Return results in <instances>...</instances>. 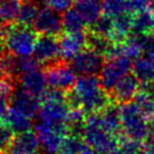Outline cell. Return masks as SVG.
<instances>
[{
	"label": "cell",
	"mask_w": 154,
	"mask_h": 154,
	"mask_svg": "<svg viewBox=\"0 0 154 154\" xmlns=\"http://www.w3.org/2000/svg\"><path fill=\"white\" fill-rule=\"evenodd\" d=\"M73 8L85 20L86 25L92 26L101 17L103 6L100 0H74Z\"/></svg>",
	"instance_id": "15"
},
{
	"label": "cell",
	"mask_w": 154,
	"mask_h": 154,
	"mask_svg": "<svg viewBox=\"0 0 154 154\" xmlns=\"http://www.w3.org/2000/svg\"><path fill=\"white\" fill-rule=\"evenodd\" d=\"M66 99L71 107H80L89 115L108 106V96L96 75H81L77 79Z\"/></svg>",
	"instance_id": "1"
},
{
	"label": "cell",
	"mask_w": 154,
	"mask_h": 154,
	"mask_svg": "<svg viewBox=\"0 0 154 154\" xmlns=\"http://www.w3.org/2000/svg\"><path fill=\"white\" fill-rule=\"evenodd\" d=\"M0 38L2 39L7 51L17 57L32 55L37 42L36 34L29 27L13 26L5 23L0 25Z\"/></svg>",
	"instance_id": "2"
},
{
	"label": "cell",
	"mask_w": 154,
	"mask_h": 154,
	"mask_svg": "<svg viewBox=\"0 0 154 154\" xmlns=\"http://www.w3.org/2000/svg\"><path fill=\"white\" fill-rule=\"evenodd\" d=\"M6 124L14 133L20 134L30 131L33 125V118L10 106L6 117Z\"/></svg>",
	"instance_id": "17"
},
{
	"label": "cell",
	"mask_w": 154,
	"mask_h": 154,
	"mask_svg": "<svg viewBox=\"0 0 154 154\" xmlns=\"http://www.w3.org/2000/svg\"><path fill=\"white\" fill-rule=\"evenodd\" d=\"M44 73L46 77L47 85L52 89L62 92H70L77 81L75 72L72 66L61 61H55L47 64Z\"/></svg>",
	"instance_id": "6"
},
{
	"label": "cell",
	"mask_w": 154,
	"mask_h": 154,
	"mask_svg": "<svg viewBox=\"0 0 154 154\" xmlns=\"http://www.w3.org/2000/svg\"><path fill=\"white\" fill-rule=\"evenodd\" d=\"M112 19H114V32L111 35V43L124 42L129 33L132 32L133 15L126 13Z\"/></svg>",
	"instance_id": "18"
},
{
	"label": "cell",
	"mask_w": 154,
	"mask_h": 154,
	"mask_svg": "<svg viewBox=\"0 0 154 154\" xmlns=\"http://www.w3.org/2000/svg\"><path fill=\"white\" fill-rule=\"evenodd\" d=\"M108 154H127V153H126V152H125V151L123 150L119 145H117L114 150L111 151L110 153H108Z\"/></svg>",
	"instance_id": "36"
},
{
	"label": "cell",
	"mask_w": 154,
	"mask_h": 154,
	"mask_svg": "<svg viewBox=\"0 0 154 154\" xmlns=\"http://www.w3.org/2000/svg\"><path fill=\"white\" fill-rule=\"evenodd\" d=\"M22 2L23 0H6L1 2L0 15H1V20L5 24H11L14 20H17Z\"/></svg>",
	"instance_id": "24"
},
{
	"label": "cell",
	"mask_w": 154,
	"mask_h": 154,
	"mask_svg": "<svg viewBox=\"0 0 154 154\" xmlns=\"http://www.w3.org/2000/svg\"><path fill=\"white\" fill-rule=\"evenodd\" d=\"M91 29H92V34L101 36L103 38L110 41L112 32H114V19L103 15V17L99 18L98 20L91 26Z\"/></svg>",
	"instance_id": "26"
},
{
	"label": "cell",
	"mask_w": 154,
	"mask_h": 154,
	"mask_svg": "<svg viewBox=\"0 0 154 154\" xmlns=\"http://www.w3.org/2000/svg\"><path fill=\"white\" fill-rule=\"evenodd\" d=\"M10 106L33 118L34 116L38 114L41 101H39V98L26 92L25 90L20 88L18 90H15L13 97L10 99Z\"/></svg>",
	"instance_id": "14"
},
{
	"label": "cell",
	"mask_w": 154,
	"mask_h": 154,
	"mask_svg": "<svg viewBox=\"0 0 154 154\" xmlns=\"http://www.w3.org/2000/svg\"><path fill=\"white\" fill-rule=\"evenodd\" d=\"M41 1L46 5V7L60 13L68 10L74 0H41Z\"/></svg>",
	"instance_id": "32"
},
{
	"label": "cell",
	"mask_w": 154,
	"mask_h": 154,
	"mask_svg": "<svg viewBox=\"0 0 154 154\" xmlns=\"http://www.w3.org/2000/svg\"><path fill=\"white\" fill-rule=\"evenodd\" d=\"M153 29V14L152 11H143L133 16L132 32L134 35H149Z\"/></svg>",
	"instance_id": "21"
},
{
	"label": "cell",
	"mask_w": 154,
	"mask_h": 154,
	"mask_svg": "<svg viewBox=\"0 0 154 154\" xmlns=\"http://www.w3.org/2000/svg\"><path fill=\"white\" fill-rule=\"evenodd\" d=\"M127 2L128 0H101L103 15L110 18H115L123 14H126Z\"/></svg>",
	"instance_id": "25"
},
{
	"label": "cell",
	"mask_w": 154,
	"mask_h": 154,
	"mask_svg": "<svg viewBox=\"0 0 154 154\" xmlns=\"http://www.w3.org/2000/svg\"><path fill=\"white\" fill-rule=\"evenodd\" d=\"M0 20H1V15H0Z\"/></svg>",
	"instance_id": "40"
},
{
	"label": "cell",
	"mask_w": 154,
	"mask_h": 154,
	"mask_svg": "<svg viewBox=\"0 0 154 154\" xmlns=\"http://www.w3.org/2000/svg\"><path fill=\"white\" fill-rule=\"evenodd\" d=\"M133 68L131 60L125 56H114L109 57L103 65L100 71V83L106 92H110L112 88L117 85L120 79L129 73Z\"/></svg>",
	"instance_id": "5"
},
{
	"label": "cell",
	"mask_w": 154,
	"mask_h": 154,
	"mask_svg": "<svg viewBox=\"0 0 154 154\" xmlns=\"http://www.w3.org/2000/svg\"><path fill=\"white\" fill-rule=\"evenodd\" d=\"M98 115L100 123L103 124V127L107 131H109L111 134L118 136L119 131L122 128V124H120L119 118V110L114 107V106H109L108 105L106 108H103L101 111H99Z\"/></svg>",
	"instance_id": "19"
},
{
	"label": "cell",
	"mask_w": 154,
	"mask_h": 154,
	"mask_svg": "<svg viewBox=\"0 0 154 154\" xmlns=\"http://www.w3.org/2000/svg\"><path fill=\"white\" fill-rule=\"evenodd\" d=\"M134 101L150 123H154V97L143 89L135 96Z\"/></svg>",
	"instance_id": "22"
},
{
	"label": "cell",
	"mask_w": 154,
	"mask_h": 154,
	"mask_svg": "<svg viewBox=\"0 0 154 154\" xmlns=\"http://www.w3.org/2000/svg\"><path fill=\"white\" fill-rule=\"evenodd\" d=\"M34 55L39 63L50 64L55 62L61 55L60 42L56 39L55 36L41 35L35 45Z\"/></svg>",
	"instance_id": "11"
},
{
	"label": "cell",
	"mask_w": 154,
	"mask_h": 154,
	"mask_svg": "<svg viewBox=\"0 0 154 154\" xmlns=\"http://www.w3.org/2000/svg\"><path fill=\"white\" fill-rule=\"evenodd\" d=\"M70 65L80 75H94L100 73L103 65V55L94 48H85L71 59Z\"/></svg>",
	"instance_id": "8"
},
{
	"label": "cell",
	"mask_w": 154,
	"mask_h": 154,
	"mask_svg": "<svg viewBox=\"0 0 154 154\" xmlns=\"http://www.w3.org/2000/svg\"><path fill=\"white\" fill-rule=\"evenodd\" d=\"M10 99L11 98L0 94V125L6 123V117L10 107Z\"/></svg>",
	"instance_id": "33"
},
{
	"label": "cell",
	"mask_w": 154,
	"mask_h": 154,
	"mask_svg": "<svg viewBox=\"0 0 154 154\" xmlns=\"http://www.w3.org/2000/svg\"><path fill=\"white\" fill-rule=\"evenodd\" d=\"M39 140L36 133L28 131L25 133L17 134V136L14 137V142L10 151L13 152H20V153L35 154L39 150Z\"/></svg>",
	"instance_id": "16"
},
{
	"label": "cell",
	"mask_w": 154,
	"mask_h": 154,
	"mask_svg": "<svg viewBox=\"0 0 154 154\" xmlns=\"http://www.w3.org/2000/svg\"><path fill=\"white\" fill-rule=\"evenodd\" d=\"M140 90V80L134 74H127L117 82L112 90L109 92V96L112 100L118 103L131 101L138 94Z\"/></svg>",
	"instance_id": "12"
},
{
	"label": "cell",
	"mask_w": 154,
	"mask_h": 154,
	"mask_svg": "<svg viewBox=\"0 0 154 154\" xmlns=\"http://www.w3.org/2000/svg\"><path fill=\"white\" fill-rule=\"evenodd\" d=\"M59 42L61 56L64 60H71L79 52L86 48L89 43V37L85 32H66L61 36Z\"/></svg>",
	"instance_id": "10"
},
{
	"label": "cell",
	"mask_w": 154,
	"mask_h": 154,
	"mask_svg": "<svg viewBox=\"0 0 154 154\" xmlns=\"http://www.w3.org/2000/svg\"><path fill=\"white\" fill-rule=\"evenodd\" d=\"M63 28L66 32H83L86 23L74 8H69L62 16Z\"/></svg>",
	"instance_id": "23"
},
{
	"label": "cell",
	"mask_w": 154,
	"mask_h": 154,
	"mask_svg": "<svg viewBox=\"0 0 154 154\" xmlns=\"http://www.w3.org/2000/svg\"><path fill=\"white\" fill-rule=\"evenodd\" d=\"M70 127H55L45 125L41 122H36L35 133L39 140L41 149L45 154L60 153L63 141L68 136V131Z\"/></svg>",
	"instance_id": "7"
},
{
	"label": "cell",
	"mask_w": 154,
	"mask_h": 154,
	"mask_svg": "<svg viewBox=\"0 0 154 154\" xmlns=\"http://www.w3.org/2000/svg\"><path fill=\"white\" fill-rule=\"evenodd\" d=\"M4 1H6V0H0V2H4Z\"/></svg>",
	"instance_id": "39"
},
{
	"label": "cell",
	"mask_w": 154,
	"mask_h": 154,
	"mask_svg": "<svg viewBox=\"0 0 154 154\" xmlns=\"http://www.w3.org/2000/svg\"><path fill=\"white\" fill-rule=\"evenodd\" d=\"M39 62L36 57L25 56V57H17V69H18V78L20 74L38 70Z\"/></svg>",
	"instance_id": "29"
},
{
	"label": "cell",
	"mask_w": 154,
	"mask_h": 154,
	"mask_svg": "<svg viewBox=\"0 0 154 154\" xmlns=\"http://www.w3.org/2000/svg\"><path fill=\"white\" fill-rule=\"evenodd\" d=\"M0 154H4V153H0Z\"/></svg>",
	"instance_id": "42"
},
{
	"label": "cell",
	"mask_w": 154,
	"mask_h": 154,
	"mask_svg": "<svg viewBox=\"0 0 154 154\" xmlns=\"http://www.w3.org/2000/svg\"><path fill=\"white\" fill-rule=\"evenodd\" d=\"M19 83L23 90L26 92L33 94L37 98H42L46 92V77L45 73L41 72L39 70L30 71L19 75Z\"/></svg>",
	"instance_id": "13"
},
{
	"label": "cell",
	"mask_w": 154,
	"mask_h": 154,
	"mask_svg": "<svg viewBox=\"0 0 154 154\" xmlns=\"http://www.w3.org/2000/svg\"><path fill=\"white\" fill-rule=\"evenodd\" d=\"M152 1H153V4H154V0H152Z\"/></svg>",
	"instance_id": "41"
},
{
	"label": "cell",
	"mask_w": 154,
	"mask_h": 154,
	"mask_svg": "<svg viewBox=\"0 0 154 154\" xmlns=\"http://www.w3.org/2000/svg\"><path fill=\"white\" fill-rule=\"evenodd\" d=\"M33 27L35 32H37L38 34L56 37L61 34L63 28L62 17L59 11H55L48 7L41 8Z\"/></svg>",
	"instance_id": "9"
},
{
	"label": "cell",
	"mask_w": 154,
	"mask_h": 154,
	"mask_svg": "<svg viewBox=\"0 0 154 154\" xmlns=\"http://www.w3.org/2000/svg\"><path fill=\"white\" fill-rule=\"evenodd\" d=\"M86 142L81 140L78 135L66 136L61 146L60 154H80Z\"/></svg>",
	"instance_id": "27"
},
{
	"label": "cell",
	"mask_w": 154,
	"mask_h": 154,
	"mask_svg": "<svg viewBox=\"0 0 154 154\" xmlns=\"http://www.w3.org/2000/svg\"><path fill=\"white\" fill-rule=\"evenodd\" d=\"M14 142V132L8 126L0 125V153L11 149Z\"/></svg>",
	"instance_id": "31"
},
{
	"label": "cell",
	"mask_w": 154,
	"mask_h": 154,
	"mask_svg": "<svg viewBox=\"0 0 154 154\" xmlns=\"http://www.w3.org/2000/svg\"><path fill=\"white\" fill-rule=\"evenodd\" d=\"M80 154H100V153H98V152L94 150V149H92L91 146H89L86 143V145L83 146V149H82L81 153H80Z\"/></svg>",
	"instance_id": "35"
},
{
	"label": "cell",
	"mask_w": 154,
	"mask_h": 154,
	"mask_svg": "<svg viewBox=\"0 0 154 154\" xmlns=\"http://www.w3.org/2000/svg\"><path fill=\"white\" fill-rule=\"evenodd\" d=\"M142 149L144 154H154V126L151 128L149 135L143 142Z\"/></svg>",
	"instance_id": "34"
},
{
	"label": "cell",
	"mask_w": 154,
	"mask_h": 154,
	"mask_svg": "<svg viewBox=\"0 0 154 154\" xmlns=\"http://www.w3.org/2000/svg\"><path fill=\"white\" fill-rule=\"evenodd\" d=\"M154 7V4L152 0H128L127 2V13L131 15L149 11L150 9Z\"/></svg>",
	"instance_id": "30"
},
{
	"label": "cell",
	"mask_w": 154,
	"mask_h": 154,
	"mask_svg": "<svg viewBox=\"0 0 154 154\" xmlns=\"http://www.w3.org/2000/svg\"><path fill=\"white\" fill-rule=\"evenodd\" d=\"M86 111L80 107H71L70 106V112H69V127L70 128H83L86 119L85 118Z\"/></svg>",
	"instance_id": "28"
},
{
	"label": "cell",
	"mask_w": 154,
	"mask_h": 154,
	"mask_svg": "<svg viewBox=\"0 0 154 154\" xmlns=\"http://www.w3.org/2000/svg\"><path fill=\"white\" fill-rule=\"evenodd\" d=\"M5 54H6V53H5V44H4V42H2V39L0 38V62H1Z\"/></svg>",
	"instance_id": "37"
},
{
	"label": "cell",
	"mask_w": 154,
	"mask_h": 154,
	"mask_svg": "<svg viewBox=\"0 0 154 154\" xmlns=\"http://www.w3.org/2000/svg\"><path fill=\"white\" fill-rule=\"evenodd\" d=\"M118 110L125 136L138 142L144 141L151 131V123L142 114L135 101L123 103Z\"/></svg>",
	"instance_id": "4"
},
{
	"label": "cell",
	"mask_w": 154,
	"mask_h": 154,
	"mask_svg": "<svg viewBox=\"0 0 154 154\" xmlns=\"http://www.w3.org/2000/svg\"><path fill=\"white\" fill-rule=\"evenodd\" d=\"M10 154H28V153H20V152H10Z\"/></svg>",
	"instance_id": "38"
},
{
	"label": "cell",
	"mask_w": 154,
	"mask_h": 154,
	"mask_svg": "<svg viewBox=\"0 0 154 154\" xmlns=\"http://www.w3.org/2000/svg\"><path fill=\"white\" fill-rule=\"evenodd\" d=\"M38 5L36 0H23L22 7L17 17L18 24L26 27L33 26L38 15Z\"/></svg>",
	"instance_id": "20"
},
{
	"label": "cell",
	"mask_w": 154,
	"mask_h": 154,
	"mask_svg": "<svg viewBox=\"0 0 154 154\" xmlns=\"http://www.w3.org/2000/svg\"><path fill=\"white\" fill-rule=\"evenodd\" d=\"M82 138L100 154H108L118 145L117 135L111 134L100 123L98 112L90 114L82 128Z\"/></svg>",
	"instance_id": "3"
}]
</instances>
